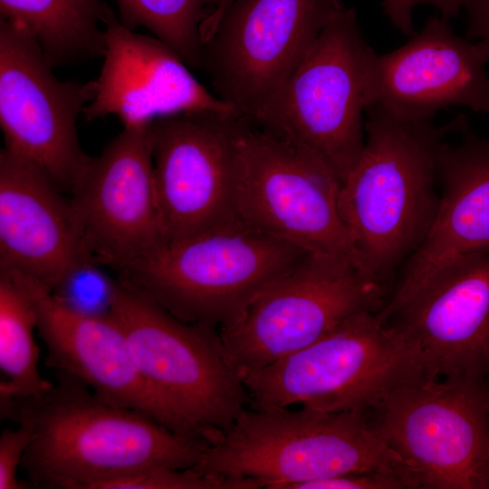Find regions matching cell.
I'll list each match as a JSON object with an SVG mask.
<instances>
[{
	"label": "cell",
	"mask_w": 489,
	"mask_h": 489,
	"mask_svg": "<svg viewBox=\"0 0 489 489\" xmlns=\"http://www.w3.org/2000/svg\"><path fill=\"white\" fill-rule=\"evenodd\" d=\"M54 373L57 382L42 397L0 398L1 417L31 429L21 465L31 485L95 489L151 468L194 467L209 445L111 405L77 379Z\"/></svg>",
	"instance_id": "6da1fadb"
},
{
	"label": "cell",
	"mask_w": 489,
	"mask_h": 489,
	"mask_svg": "<svg viewBox=\"0 0 489 489\" xmlns=\"http://www.w3.org/2000/svg\"><path fill=\"white\" fill-rule=\"evenodd\" d=\"M366 112L364 147L341 183L339 206L365 271L389 289L433 225L438 155L460 115L436 126L398 119L378 105Z\"/></svg>",
	"instance_id": "7a4b0ae2"
},
{
	"label": "cell",
	"mask_w": 489,
	"mask_h": 489,
	"mask_svg": "<svg viewBox=\"0 0 489 489\" xmlns=\"http://www.w3.org/2000/svg\"><path fill=\"white\" fill-rule=\"evenodd\" d=\"M194 468L254 479L264 489H294L356 472H400L414 479L402 458L373 428L369 410L363 409L246 408L208 445Z\"/></svg>",
	"instance_id": "3957f363"
},
{
	"label": "cell",
	"mask_w": 489,
	"mask_h": 489,
	"mask_svg": "<svg viewBox=\"0 0 489 489\" xmlns=\"http://www.w3.org/2000/svg\"><path fill=\"white\" fill-rule=\"evenodd\" d=\"M308 254L235 223L162 243L114 273L178 319L219 330Z\"/></svg>",
	"instance_id": "277c9868"
},
{
	"label": "cell",
	"mask_w": 489,
	"mask_h": 489,
	"mask_svg": "<svg viewBox=\"0 0 489 489\" xmlns=\"http://www.w3.org/2000/svg\"><path fill=\"white\" fill-rule=\"evenodd\" d=\"M254 409L292 405L369 410L393 391L436 379L418 350L378 312L348 318L308 347L240 376Z\"/></svg>",
	"instance_id": "5b68a950"
},
{
	"label": "cell",
	"mask_w": 489,
	"mask_h": 489,
	"mask_svg": "<svg viewBox=\"0 0 489 489\" xmlns=\"http://www.w3.org/2000/svg\"><path fill=\"white\" fill-rule=\"evenodd\" d=\"M374 52L355 9L344 6L251 120L321 161L342 183L365 143L363 112Z\"/></svg>",
	"instance_id": "8992f818"
},
{
	"label": "cell",
	"mask_w": 489,
	"mask_h": 489,
	"mask_svg": "<svg viewBox=\"0 0 489 489\" xmlns=\"http://www.w3.org/2000/svg\"><path fill=\"white\" fill-rule=\"evenodd\" d=\"M111 314L176 431L217 441L248 405L219 330L184 321L120 281Z\"/></svg>",
	"instance_id": "52a82bcc"
},
{
	"label": "cell",
	"mask_w": 489,
	"mask_h": 489,
	"mask_svg": "<svg viewBox=\"0 0 489 489\" xmlns=\"http://www.w3.org/2000/svg\"><path fill=\"white\" fill-rule=\"evenodd\" d=\"M389 294L353 261L309 253L219 329L225 358L239 377L266 367L308 347L354 314L380 312Z\"/></svg>",
	"instance_id": "ba28073f"
},
{
	"label": "cell",
	"mask_w": 489,
	"mask_h": 489,
	"mask_svg": "<svg viewBox=\"0 0 489 489\" xmlns=\"http://www.w3.org/2000/svg\"><path fill=\"white\" fill-rule=\"evenodd\" d=\"M489 383L429 379L369 410L419 489H489Z\"/></svg>",
	"instance_id": "9c48e42d"
},
{
	"label": "cell",
	"mask_w": 489,
	"mask_h": 489,
	"mask_svg": "<svg viewBox=\"0 0 489 489\" xmlns=\"http://www.w3.org/2000/svg\"><path fill=\"white\" fill-rule=\"evenodd\" d=\"M340 186L321 161L251 120L243 130L234 193L237 222L308 253L348 258L365 271L340 214Z\"/></svg>",
	"instance_id": "30bf717a"
},
{
	"label": "cell",
	"mask_w": 489,
	"mask_h": 489,
	"mask_svg": "<svg viewBox=\"0 0 489 489\" xmlns=\"http://www.w3.org/2000/svg\"><path fill=\"white\" fill-rule=\"evenodd\" d=\"M342 0H234L203 43L212 93L251 119L285 83Z\"/></svg>",
	"instance_id": "8fae6325"
},
{
	"label": "cell",
	"mask_w": 489,
	"mask_h": 489,
	"mask_svg": "<svg viewBox=\"0 0 489 489\" xmlns=\"http://www.w3.org/2000/svg\"><path fill=\"white\" fill-rule=\"evenodd\" d=\"M249 121L233 110H197L150 124L164 243L238 223L234 193L239 139Z\"/></svg>",
	"instance_id": "7c38bea8"
},
{
	"label": "cell",
	"mask_w": 489,
	"mask_h": 489,
	"mask_svg": "<svg viewBox=\"0 0 489 489\" xmlns=\"http://www.w3.org/2000/svg\"><path fill=\"white\" fill-rule=\"evenodd\" d=\"M36 41L0 18V126L5 148L44 168L72 195L92 157L77 120L95 93L94 81L56 77Z\"/></svg>",
	"instance_id": "4fadbf2b"
},
{
	"label": "cell",
	"mask_w": 489,
	"mask_h": 489,
	"mask_svg": "<svg viewBox=\"0 0 489 489\" xmlns=\"http://www.w3.org/2000/svg\"><path fill=\"white\" fill-rule=\"evenodd\" d=\"M378 316L418 349L433 378L489 383V248L449 262Z\"/></svg>",
	"instance_id": "5bb4252c"
},
{
	"label": "cell",
	"mask_w": 489,
	"mask_h": 489,
	"mask_svg": "<svg viewBox=\"0 0 489 489\" xmlns=\"http://www.w3.org/2000/svg\"><path fill=\"white\" fill-rule=\"evenodd\" d=\"M149 126L123 128L70 196L91 254L113 272L164 243Z\"/></svg>",
	"instance_id": "9a60e30c"
},
{
	"label": "cell",
	"mask_w": 489,
	"mask_h": 489,
	"mask_svg": "<svg viewBox=\"0 0 489 489\" xmlns=\"http://www.w3.org/2000/svg\"><path fill=\"white\" fill-rule=\"evenodd\" d=\"M488 62L487 45L455 34L448 20L430 16L404 45L374 52L367 108L378 105L406 120H433L455 106L489 114Z\"/></svg>",
	"instance_id": "2e32d148"
},
{
	"label": "cell",
	"mask_w": 489,
	"mask_h": 489,
	"mask_svg": "<svg viewBox=\"0 0 489 489\" xmlns=\"http://www.w3.org/2000/svg\"><path fill=\"white\" fill-rule=\"evenodd\" d=\"M87 256L92 255L71 197L41 166L2 149L0 271L52 292L69 267Z\"/></svg>",
	"instance_id": "e0dca14e"
},
{
	"label": "cell",
	"mask_w": 489,
	"mask_h": 489,
	"mask_svg": "<svg viewBox=\"0 0 489 489\" xmlns=\"http://www.w3.org/2000/svg\"><path fill=\"white\" fill-rule=\"evenodd\" d=\"M103 24V63L82 113L86 120L115 115L123 128H143L178 112L233 110L203 87L167 44L124 25L110 6Z\"/></svg>",
	"instance_id": "ac0fdd59"
},
{
	"label": "cell",
	"mask_w": 489,
	"mask_h": 489,
	"mask_svg": "<svg viewBox=\"0 0 489 489\" xmlns=\"http://www.w3.org/2000/svg\"><path fill=\"white\" fill-rule=\"evenodd\" d=\"M36 310L37 334L46 349V366L77 379L102 400L146 414L176 431L166 408L140 374L111 313L76 312L39 284Z\"/></svg>",
	"instance_id": "d6986e66"
},
{
	"label": "cell",
	"mask_w": 489,
	"mask_h": 489,
	"mask_svg": "<svg viewBox=\"0 0 489 489\" xmlns=\"http://www.w3.org/2000/svg\"><path fill=\"white\" fill-rule=\"evenodd\" d=\"M458 140L440 149L439 206L419 248L402 265L398 286L409 293L449 262L489 248V139L461 115Z\"/></svg>",
	"instance_id": "ffe728a7"
},
{
	"label": "cell",
	"mask_w": 489,
	"mask_h": 489,
	"mask_svg": "<svg viewBox=\"0 0 489 489\" xmlns=\"http://www.w3.org/2000/svg\"><path fill=\"white\" fill-rule=\"evenodd\" d=\"M105 0H0V18L24 29L54 67L103 57Z\"/></svg>",
	"instance_id": "44dd1931"
},
{
	"label": "cell",
	"mask_w": 489,
	"mask_h": 489,
	"mask_svg": "<svg viewBox=\"0 0 489 489\" xmlns=\"http://www.w3.org/2000/svg\"><path fill=\"white\" fill-rule=\"evenodd\" d=\"M36 283L0 271V398H36L53 386L42 377Z\"/></svg>",
	"instance_id": "7402d4cb"
},
{
	"label": "cell",
	"mask_w": 489,
	"mask_h": 489,
	"mask_svg": "<svg viewBox=\"0 0 489 489\" xmlns=\"http://www.w3.org/2000/svg\"><path fill=\"white\" fill-rule=\"evenodd\" d=\"M118 18L130 29L144 27L189 68L200 69L202 29L221 0H113Z\"/></svg>",
	"instance_id": "603a6c76"
},
{
	"label": "cell",
	"mask_w": 489,
	"mask_h": 489,
	"mask_svg": "<svg viewBox=\"0 0 489 489\" xmlns=\"http://www.w3.org/2000/svg\"><path fill=\"white\" fill-rule=\"evenodd\" d=\"M105 267L92 256L84 257L69 267L51 292L76 312L91 316L110 314L120 281L106 273Z\"/></svg>",
	"instance_id": "cb8c5ba5"
},
{
	"label": "cell",
	"mask_w": 489,
	"mask_h": 489,
	"mask_svg": "<svg viewBox=\"0 0 489 489\" xmlns=\"http://www.w3.org/2000/svg\"><path fill=\"white\" fill-rule=\"evenodd\" d=\"M95 489H261V484L194 467H156L102 482Z\"/></svg>",
	"instance_id": "d4e9b609"
},
{
	"label": "cell",
	"mask_w": 489,
	"mask_h": 489,
	"mask_svg": "<svg viewBox=\"0 0 489 489\" xmlns=\"http://www.w3.org/2000/svg\"><path fill=\"white\" fill-rule=\"evenodd\" d=\"M411 475L400 472H356L308 482L294 489H415Z\"/></svg>",
	"instance_id": "484cf974"
},
{
	"label": "cell",
	"mask_w": 489,
	"mask_h": 489,
	"mask_svg": "<svg viewBox=\"0 0 489 489\" xmlns=\"http://www.w3.org/2000/svg\"><path fill=\"white\" fill-rule=\"evenodd\" d=\"M32 441V432L25 424L14 429H4L0 436V489L26 488L17 477L24 454Z\"/></svg>",
	"instance_id": "4316f807"
},
{
	"label": "cell",
	"mask_w": 489,
	"mask_h": 489,
	"mask_svg": "<svg viewBox=\"0 0 489 489\" xmlns=\"http://www.w3.org/2000/svg\"><path fill=\"white\" fill-rule=\"evenodd\" d=\"M465 0H383L384 14L403 34L412 36L416 34L413 24V10L422 4L434 5L441 13V17L449 20L457 17Z\"/></svg>",
	"instance_id": "83f0119b"
},
{
	"label": "cell",
	"mask_w": 489,
	"mask_h": 489,
	"mask_svg": "<svg viewBox=\"0 0 489 489\" xmlns=\"http://www.w3.org/2000/svg\"><path fill=\"white\" fill-rule=\"evenodd\" d=\"M466 37L477 39L489 48V0H465Z\"/></svg>",
	"instance_id": "f1b7e54d"
},
{
	"label": "cell",
	"mask_w": 489,
	"mask_h": 489,
	"mask_svg": "<svg viewBox=\"0 0 489 489\" xmlns=\"http://www.w3.org/2000/svg\"><path fill=\"white\" fill-rule=\"evenodd\" d=\"M234 0H222L220 4L221 9H225Z\"/></svg>",
	"instance_id": "f546056e"
},
{
	"label": "cell",
	"mask_w": 489,
	"mask_h": 489,
	"mask_svg": "<svg viewBox=\"0 0 489 489\" xmlns=\"http://www.w3.org/2000/svg\"><path fill=\"white\" fill-rule=\"evenodd\" d=\"M488 409H489V398H488Z\"/></svg>",
	"instance_id": "4dcf8cb0"
}]
</instances>
